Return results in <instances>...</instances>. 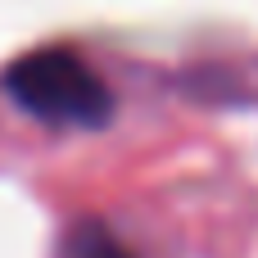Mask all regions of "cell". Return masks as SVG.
Segmentation results:
<instances>
[{
  "label": "cell",
  "instance_id": "1",
  "mask_svg": "<svg viewBox=\"0 0 258 258\" xmlns=\"http://www.w3.org/2000/svg\"><path fill=\"white\" fill-rule=\"evenodd\" d=\"M5 91L23 113L50 127H104L113 95L73 50H32L5 73Z\"/></svg>",
  "mask_w": 258,
  "mask_h": 258
},
{
  "label": "cell",
  "instance_id": "2",
  "mask_svg": "<svg viewBox=\"0 0 258 258\" xmlns=\"http://www.w3.org/2000/svg\"><path fill=\"white\" fill-rule=\"evenodd\" d=\"M63 258H132V249L104 222H77L63 240Z\"/></svg>",
  "mask_w": 258,
  "mask_h": 258
}]
</instances>
